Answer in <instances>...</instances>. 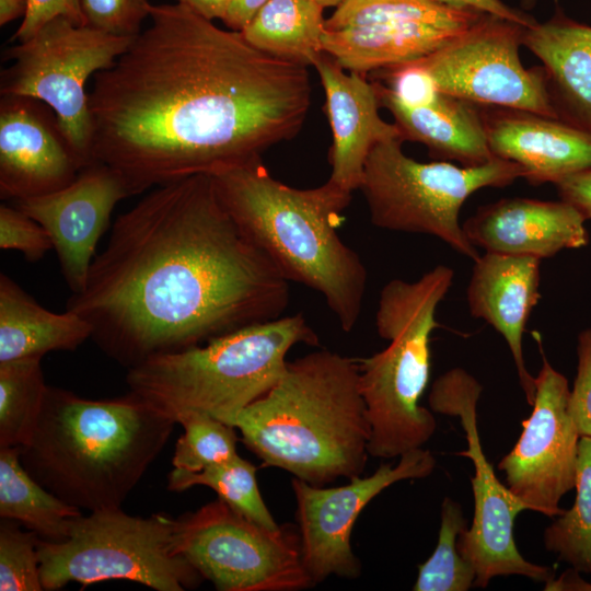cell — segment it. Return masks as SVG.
Segmentation results:
<instances>
[{"instance_id":"cell-11","label":"cell","mask_w":591,"mask_h":591,"mask_svg":"<svg viewBox=\"0 0 591 591\" xmlns=\"http://www.w3.org/2000/svg\"><path fill=\"white\" fill-rule=\"evenodd\" d=\"M173 545L220 591H296L313 587L298 528L266 529L216 499L174 521Z\"/></svg>"},{"instance_id":"cell-39","label":"cell","mask_w":591,"mask_h":591,"mask_svg":"<svg viewBox=\"0 0 591 591\" xmlns=\"http://www.w3.org/2000/svg\"><path fill=\"white\" fill-rule=\"evenodd\" d=\"M57 16H63L78 26L84 25L80 0H30L28 11L12 38L23 43Z\"/></svg>"},{"instance_id":"cell-22","label":"cell","mask_w":591,"mask_h":591,"mask_svg":"<svg viewBox=\"0 0 591 591\" xmlns=\"http://www.w3.org/2000/svg\"><path fill=\"white\" fill-rule=\"evenodd\" d=\"M522 45L543 62L556 118L591 134V26L557 11L525 27Z\"/></svg>"},{"instance_id":"cell-47","label":"cell","mask_w":591,"mask_h":591,"mask_svg":"<svg viewBox=\"0 0 591 591\" xmlns=\"http://www.w3.org/2000/svg\"><path fill=\"white\" fill-rule=\"evenodd\" d=\"M520 2L525 10H531L536 4V0H520Z\"/></svg>"},{"instance_id":"cell-43","label":"cell","mask_w":591,"mask_h":591,"mask_svg":"<svg viewBox=\"0 0 591 591\" xmlns=\"http://www.w3.org/2000/svg\"><path fill=\"white\" fill-rule=\"evenodd\" d=\"M205 19L213 21L225 16L231 0H176Z\"/></svg>"},{"instance_id":"cell-31","label":"cell","mask_w":591,"mask_h":591,"mask_svg":"<svg viewBox=\"0 0 591 591\" xmlns=\"http://www.w3.org/2000/svg\"><path fill=\"white\" fill-rule=\"evenodd\" d=\"M573 506L544 531L545 548L576 571L591 573V437H580Z\"/></svg>"},{"instance_id":"cell-21","label":"cell","mask_w":591,"mask_h":591,"mask_svg":"<svg viewBox=\"0 0 591 591\" xmlns=\"http://www.w3.org/2000/svg\"><path fill=\"white\" fill-rule=\"evenodd\" d=\"M541 258L486 252L474 260L467 287L471 315L491 325L506 340L524 392L532 405L535 378L526 369L523 333L541 297Z\"/></svg>"},{"instance_id":"cell-3","label":"cell","mask_w":591,"mask_h":591,"mask_svg":"<svg viewBox=\"0 0 591 591\" xmlns=\"http://www.w3.org/2000/svg\"><path fill=\"white\" fill-rule=\"evenodd\" d=\"M175 424L131 392L88 399L48 386L20 461L37 483L80 510L120 508Z\"/></svg>"},{"instance_id":"cell-35","label":"cell","mask_w":591,"mask_h":591,"mask_svg":"<svg viewBox=\"0 0 591 591\" xmlns=\"http://www.w3.org/2000/svg\"><path fill=\"white\" fill-rule=\"evenodd\" d=\"M148 0H80L84 25L120 37H136L149 18Z\"/></svg>"},{"instance_id":"cell-30","label":"cell","mask_w":591,"mask_h":591,"mask_svg":"<svg viewBox=\"0 0 591 591\" xmlns=\"http://www.w3.org/2000/svg\"><path fill=\"white\" fill-rule=\"evenodd\" d=\"M256 471L257 467L253 463L237 454L198 473L174 468L169 474L167 488L172 491H184L197 485L207 486L216 491L219 499L242 515L266 529L277 530L280 525L263 500Z\"/></svg>"},{"instance_id":"cell-32","label":"cell","mask_w":591,"mask_h":591,"mask_svg":"<svg viewBox=\"0 0 591 591\" xmlns=\"http://www.w3.org/2000/svg\"><path fill=\"white\" fill-rule=\"evenodd\" d=\"M466 529L461 506L444 498L438 543L431 556L418 566L414 591H466L474 586L475 570L457 548L459 536Z\"/></svg>"},{"instance_id":"cell-29","label":"cell","mask_w":591,"mask_h":591,"mask_svg":"<svg viewBox=\"0 0 591 591\" xmlns=\"http://www.w3.org/2000/svg\"><path fill=\"white\" fill-rule=\"evenodd\" d=\"M482 12L430 0H345L325 20V30L381 23H426L467 28Z\"/></svg>"},{"instance_id":"cell-33","label":"cell","mask_w":591,"mask_h":591,"mask_svg":"<svg viewBox=\"0 0 591 591\" xmlns=\"http://www.w3.org/2000/svg\"><path fill=\"white\" fill-rule=\"evenodd\" d=\"M184 428L175 445L174 468L198 473L237 455L235 428L202 413H187L176 420Z\"/></svg>"},{"instance_id":"cell-16","label":"cell","mask_w":591,"mask_h":591,"mask_svg":"<svg viewBox=\"0 0 591 591\" xmlns=\"http://www.w3.org/2000/svg\"><path fill=\"white\" fill-rule=\"evenodd\" d=\"M132 196L124 177L111 166L93 162L68 186L16 207L49 233L61 273L72 293L86 283L97 242L120 200Z\"/></svg>"},{"instance_id":"cell-5","label":"cell","mask_w":591,"mask_h":591,"mask_svg":"<svg viewBox=\"0 0 591 591\" xmlns=\"http://www.w3.org/2000/svg\"><path fill=\"white\" fill-rule=\"evenodd\" d=\"M217 194L241 230L288 281L321 293L340 327L358 323L368 273L339 236L351 192L329 178L296 188L274 178L262 159L211 175Z\"/></svg>"},{"instance_id":"cell-10","label":"cell","mask_w":591,"mask_h":591,"mask_svg":"<svg viewBox=\"0 0 591 591\" xmlns=\"http://www.w3.org/2000/svg\"><path fill=\"white\" fill-rule=\"evenodd\" d=\"M134 38L54 18L30 39L3 51L12 63L1 71V95L47 104L83 167L90 165L93 128L86 81L112 67Z\"/></svg>"},{"instance_id":"cell-7","label":"cell","mask_w":591,"mask_h":591,"mask_svg":"<svg viewBox=\"0 0 591 591\" xmlns=\"http://www.w3.org/2000/svg\"><path fill=\"white\" fill-rule=\"evenodd\" d=\"M452 268L438 265L418 280L389 281L375 314L383 350L357 359L359 386L370 424L369 455L401 456L433 436V414L420 405L430 378V337L436 312L452 286Z\"/></svg>"},{"instance_id":"cell-13","label":"cell","mask_w":591,"mask_h":591,"mask_svg":"<svg viewBox=\"0 0 591 591\" xmlns=\"http://www.w3.org/2000/svg\"><path fill=\"white\" fill-rule=\"evenodd\" d=\"M524 28L483 13L467 30L413 62L427 71L442 93L556 118L544 68L525 69L520 61Z\"/></svg>"},{"instance_id":"cell-8","label":"cell","mask_w":591,"mask_h":591,"mask_svg":"<svg viewBox=\"0 0 591 591\" xmlns=\"http://www.w3.org/2000/svg\"><path fill=\"white\" fill-rule=\"evenodd\" d=\"M401 138L378 143L370 152L359 190L371 222L381 229L433 235L475 260L479 254L459 216L464 201L484 187H503L524 176L523 169L495 158L478 166L418 162L402 150Z\"/></svg>"},{"instance_id":"cell-23","label":"cell","mask_w":591,"mask_h":591,"mask_svg":"<svg viewBox=\"0 0 591 591\" xmlns=\"http://www.w3.org/2000/svg\"><path fill=\"white\" fill-rule=\"evenodd\" d=\"M371 81L380 106L393 115L403 141L420 142L430 157L454 160L463 166L483 165L496 158L488 144L479 104L440 92L428 105L410 106L381 82Z\"/></svg>"},{"instance_id":"cell-4","label":"cell","mask_w":591,"mask_h":591,"mask_svg":"<svg viewBox=\"0 0 591 591\" xmlns=\"http://www.w3.org/2000/svg\"><path fill=\"white\" fill-rule=\"evenodd\" d=\"M229 425L264 466L310 485L361 476L370 424L357 359L321 349L288 361L279 381Z\"/></svg>"},{"instance_id":"cell-40","label":"cell","mask_w":591,"mask_h":591,"mask_svg":"<svg viewBox=\"0 0 591 591\" xmlns=\"http://www.w3.org/2000/svg\"><path fill=\"white\" fill-rule=\"evenodd\" d=\"M558 195L591 219V169L572 174L556 184Z\"/></svg>"},{"instance_id":"cell-14","label":"cell","mask_w":591,"mask_h":591,"mask_svg":"<svg viewBox=\"0 0 591 591\" xmlns=\"http://www.w3.org/2000/svg\"><path fill=\"white\" fill-rule=\"evenodd\" d=\"M568 381L543 354L535 376L531 415L522 432L498 463L505 484L526 510L549 518L565 512L559 502L576 484L580 436L568 410Z\"/></svg>"},{"instance_id":"cell-28","label":"cell","mask_w":591,"mask_h":591,"mask_svg":"<svg viewBox=\"0 0 591 591\" xmlns=\"http://www.w3.org/2000/svg\"><path fill=\"white\" fill-rule=\"evenodd\" d=\"M47 389L40 358L0 362V448L31 442Z\"/></svg>"},{"instance_id":"cell-2","label":"cell","mask_w":591,"mask_h":591,"mask_svg":"<svg viewBox=\"0 0 591 591\" xmlns=\"http://www.w3.org/2000/svg\"><path fill=\"white\" fill-rule=\"evenodd\" d=\"M288 304L289 281L199 174L154 187L118 216L67 310L129 369L276 320Z\"/></svg>"},{"instance_id":"cell-34","label":"cell","mask_w":591,"mask_h":591,"mask_svg":"<svg viewBox=\"0 0 591 591\" xmlns=\"http://www.w3.org/2000/svg\"><path fill=\"white\" fill-rule=\"evenodd\" d=\"M38 540L33 531H22L16 521L1 518V591L44 590L39 571Z\"/></svg>"},{"instance_id":"cell-1","label":"cell","mask_w":591,"mask_h":591,"mask_svg":"<svg viewBox=\"0 0 591 591\" xmlns=\"http://www.w3.org/2000/svg\"><path fill=\"white\" fill-rule=\"evenodd\" d=\"M89 92L91 158L131 195L262 159L311 106L308 67L264 53L189 8L155 4Z\"/></svg>"},{"instance_id":"cell-38","label":"cell","mask_w":591,"mask_h":591,"mask_svg":"<svg viewBox=\"0 0 591 591\" xmlns=\"http://www.w3.org/2000/svg\"><path fill=\"white\" fill-rule=\"evenodd\" d=\"M577 357V374L569 393L568 410L579 436L591 437V328L579 334Z\"/></svg>"},{"instance_id":"cell-18","label":"cell","mask_w":591,"mask_h":591,"mask_svg":"<svg viewBox=\"0 0 591 591\" xmlns=\"http://www.w3.org/2000/svg\"><path fill=\"white\" fill-rule=\"evenodd\" d=\"M313 67L324 89V109L333 135L329 179L351 193L359 190L371 150L384 140L401 138V134L395 124L380 117L379 97L366 74L347 72L325 51Z\"/></svg>"},{"instance_id":"cell-20","label":"cell","mask_w":591,"mask_h":591,"mask_svg":"<svg viewBox=\"0 0 591 591\" xmlns=\"http://www.w3.org/2000/svg\"><path fill=\"white\" fill-rule=\"evenodd\" d=\"M586 218L569 202L503 198L479 207L463 230L474 246L486 252L552 257L588 244Z\"/></svg>"},{"instance_id":"cell-36","label":"cell","mask_w":591,"mask_h":591,"mask_svg":"<svg viewBox=\"0 0 591 591\" xmlns=\"http://www.w3.org/2000/svg\"><path fill=\"white\" fill-rule=\"evenodd\" d=\"M0 248L21 252L30 262H36L54 250L47 230L18 207L0 206Z\"/></svg>"},{"instance_id":"cell-25","label":"cell","mask_w":591,"mask_h":591,"mask_svg":"<svg viewBox=\"0 0 591 591\" xmlns=\"http://www.w3.org/2000/svg\"><path fill=\"white\" fill-rule=\"evenodd\" d=\"M92 334V325L80 314L46 310L8 275L0 274V362L72 351Z\"/></svg>"},{"instance_id":"cell-45","label":"cell","mask_w":591,"mask_h":591,"mask_svg":"<svg viewBox=\"0 0 591 591\" xmlns=\"http://www.w3.org/2000/svg\"><path fill=\"white\" fill-rule=\"evenodd\" d=\"M30 0H0V25L25 18L28 11Z\"/></svg>"},{"instance_id":"cell-27","label":"cell","mask_w":591,"mask_h":591,"mask_svg":"<svg viewBox=\"0 0 591 591\" xmlns=\"http://www.w3.org/2000/svg\"><path fill=\"white\" fill-rule=\"evenodd\" d=\"M80 509L37 483L20 461V448H0V517L16 521L40 540L68 538Z\"/></svg>"},{"instance_id":"cell-12","label":"cell","mask_w":591,"mask_h":591,"mask_svg":"<svg viewBox=\"0 0 591 591\" xmlns=\"http://www.w3.org/2000/svg\"><path fill=\"white\" fill-rule=\"evenodd\" d=\"M482 390L473 375L462 368H454L440 375L429 393V406L433 412L460 418L467 450L457 454L468 457L474 466L471 479L473 522L460 534L457 548L475 570V587L485 588L493 578L510 575L546 583L555 577L554 569L526 560L513 537L515 518L526 509L496 477L484 453L476 412Z\"/></svg>"},{"instance_id":"cell-41","label":"cell","mask_w":591,"mask_h":591,"mask_svg":"<svg viewBox=\"0 0 591 591\" xmlns=\"http://www.w3.org/2000/svg\"><path fill=\"white\" fill-rule=\"evenodd\" d=\"M454 8L472 9L478 12L488 13L498 18L530 27L536 20L530 14L513 9L501 0H430Z\"/></svg>"},{"instance_id":"cell-46","label":"cell","mask_w":591,"mask_h":591,"mask_svg":"<svg viewBox=\"0 0 591 591\" xmlns=\"http://www.w3.org/2000/svg\"><path fill=\"white\" fill-rule=\"evenodd\" d=\"M317 3L323 5L324 8L328 7H335L337 8L340 3H343L345 0H315Z\"/></svg>"},{"instance_id":"cell-17","label":"cell","mask_w":591,"mask_h":591,"mask_svg":"<svg viewBox=\"0 0 591 591\" xmlns=\"http://www.w3.org/2000/svg\"><path fill=\"white\" fill-rule=\"evenodd\" d=\"M83 165L54 111L26 96L1 95L0 197L22 200L57 192Z\"/></svg>"},{"instance_id":"cell-44","label":"cell","mask_w":591,"mask_h":591,"mask_svg":"<svg viewBox=\"0 0 591 591\" xmlns=\"http://www.w3.org/2000/svg\"><path fill=\"white\" fill-rule=\"evenodd\" d=\"M546 591H591V583L583 580L572 568L564 571L559 578H553L545 583Z\"/></svg>"},{"instance_id":"cell-15","label":"cell","mask_w":591,"mask_h":591,"mask_svg":"<svg viewBox=\"0 0 591 591\" xmlns=\"http://www.w3.org/2000/svg\"><path fill=\"white\" fill-rule=\"evenodd\" d=\"M399 457L395 466L381 464L372 475L354 477L343 486L317 487L296 477L292 479L302 561L314 586L331 576L358 578L361 565L351 548L350 537L360 512L389 486L425 478L436 467L433 454L422 448Z\"/></svg>"},{"instance_id":"cell-19","label":"cell","mask_w":591,"mask_h":591,"mask_svg":"<svg viewBox=\"0 0 591 591\" xmlns=\"http://www.w3.org/2000/svg\"><path fill=\"white\" fill-rule=\"evenodd\" d=\"M490 151L512 161L532 185L591 169V134L529 111L480 105Z\"/></svg>"},{"instance_id":"cell-6","label":"cell","mask_w":591,"mask_h":591,"mask_svg":"<svg viewBox=\"0 0 591 591\" xmlns=\"http://www.w3.org/2000/svg\"><path fill=\"white\" fill-rule=\"evenodd\" d=\"M298 344L320 345L300 313L151 357L129 368L126 382L129 392L175 422L184 414L202 413L229 425L279 381Z\"/></svg>"},{"instance_id":"cell-42","label":"cell","mask_w":591,"mask_h":591,"mask_svg":"<svg viewBox=\"0 0 591 591\" xmlns=\"http://www.w3.org/2000/svg\"><path fill=\"white\" fill-rule=\"evenodd\" d=\"M268 0H231L222 22L232 31L241 32Z\"/></svg>"},{"instance_id":"cell-24","label":"cell","mask_w":591,"mask_h":591,"mask_svg":"<svg viewBox=\"0 0 591 591\" xmlns=\"http://www.w3.org/2000/svg\"><path fill=\"white\" fill-rule=\"evenodd\" d=\"M467 28L426 23H381L325 30L322 45L323 50L345 70L367 76L425 57Z\"/></svg>"},{"instance_id":"cell-37","label":"cell","mask_w":591,"mask_h":591,"mask_svg":"<svg viewBox=\"0 0 591 591\" xmlns=\"http://www.w3.org/2000/svg\"><path fill=\"white\" fill-rule=\"evenodd\" d=\"M371 80L389 88L403 103L425 106L439 95L432 78L413 61L371 72Z\"/></svg>"},{"instance_id":"cell-26","label":"cell","mask_w":591,"mask_h":591,"mask_svg":"<svg viewBox=\"0 0 591 591\" xmlns=\"http://www.w3.org/2000/svg\"><path fill=\"white\" fill-rule=\"evenodd\" d=\"M324 9L315 0H268L241 33L264 53L310 67L324 53Z\"/></svg>"},{"instance_id":"cell-9","label":"cell","mask_w":591,"mask_h":591,"mask_svg":"<svg viewBox=\"0 0 591 591\" xmlns=\"http://www.w3.org/2000/svg\"><path fill=\"white\" fill-rule=\"evenodd\" d=\"M174 521L164 513L142 518L120 508L77 517L67 540H38L43 589L58 590L71 581L84 588L112 579L130 580L158 591L198 587L204 578L174 551Z\"/></svg>"}]
</instances>
